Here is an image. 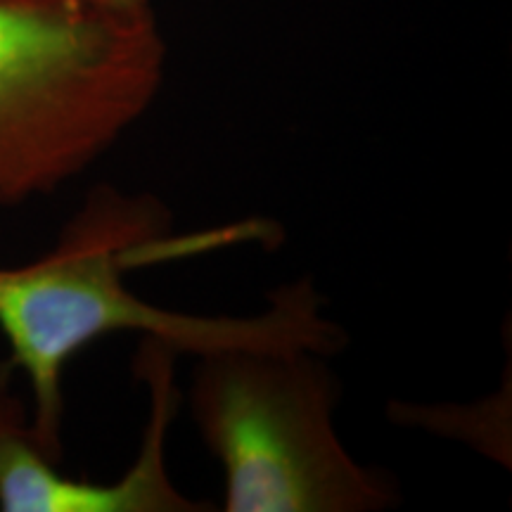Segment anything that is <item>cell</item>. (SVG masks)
<instances>
[{"label": "cell", "instance_id": "cell-3", "mask_svg": "<svg viewBox=\"0 0 512 512\" xmlns=\"http://www.w3.org/2000/svg\"><path fill=\"white\" fill-rule=\"evenodd\" d=\"M339 382L313 351L200 356L190 389L197 432L226 475V512H377L399 501L387 475L339 439Z\"/></svg>", "mask_w": 512, "mask_h": 512}, {"label": "cell", "instance_id": "cell-5", "mask_svg": "<svg viewBox=\"0 0 512 512\" xmlns=\"http://www.w3.org/2000/svg\"><path fill=\"white\" fill-rule=\"evenodd\" d=\"M88 3L100 5V8L124 12V15H143V12H152L150 0H88Z\"/></svg>", "mask_w": 512, "mask_h": 512}, {"label": "cell", "instance_id": "cell-1", "mask_svg": "<svg viewBox=\"0 0 512 512\" xmlns=\"http://www.w3.org/2000/svg\"><path fill=\"white\" fill-rule=\"evenodd\" d=\"M171 216L150 195H126L98 185L48 254L24 266L0 268V332L10 366L27 375L29 430L50 458L62 456L64 370L69 361L119 332H140L176 354L233 349L313 351L335 356L347 330L323 316V299L309 278L278 287L256 316H192L145 302L126 287V273L164 259L259 238V223L171 238Z\"/></svg>", "mask_w": 512, "mask_h": 512}, {"label": "cell", "instance_id": "cell-4", "mask_svg": "<svg viewBox=\"0 0 512 512\" xmlns=\"http://www.w3.org/2000/svg\"><path fill=\"white\" fill-rule=\"evenodd\" d=\"M176 356L169 349L140 351L136 373L150 394V415L136 463L112 484L62 475L31 437L19 401L0 373V510L3 512H202L209 505L176 489L166 470V439L178 411Z\"/></svg>", "mask_w": 512, "mask_h": 512}, {"label": "cell", "instance_id": "cell-2", "mask_svg": "<svg viewBox=\"0 0 512 512\" xmlns=\"http://www.w3.org/2000/svg\"><path fill=\"white\" fill-rule=\"evenodd\" d=\"M155 12L88 0H0V204L53 195L91 169L164 86Z\"/></svg>", "mask_w": 512, "mask_h": 512}]
</instances>
